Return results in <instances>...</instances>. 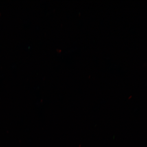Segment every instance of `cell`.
Here are the masks:
<instances>
[]
</instances>
